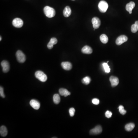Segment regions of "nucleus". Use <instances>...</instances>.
<instances>
[{
    "label": "nucleus",
    "mask_w": 138,
    "mask_h": 138,
    "mask_svg": "<svg viewBox=\"0 0 138 138\" xmlns=\"http://www.w3.org/2000/svg\"><path fill=\"white\" fill-rule=\"evenodd\" d=\"M135 125L133 123H130L125 125V129L127 131H131L135 127Z\"/></svg>",
    "instance_id": "19"
},
{
    "label": "nucleus",
    "mask_w": 138,
    "mask_h": 138,
    "mask_svg": "<svg viewBox=\"0 0 138 138\" xmlns=\"http://www.w3.org/2000/svg\"><path fill=\"white\" fill-rule=\"evenodd\" d=\"M53 101L55 104H58L60 102V97L58 94H55L53 97Z\"/></svg>",
    "instance_id": "22"
},
{
    "label": "nucleus",
    "mask_w": 138,
    "mask_h": 138,
    "mask_svg": "<svg viewBox=\"0 0 138 138\" xmlns=\"http://www.w3.org/2000/svg\"><path fill=\"white\" fill-rule=\"evenodd\" d=\"M92 103L95 105H98L99 104V100L97 99H93L92 100Z\"/></svg>",
    "instance_id": "29"
},
{
    "label": "nucleus",
    "mask_w": 138,
    "mask_h": 138,
    "mask_svg": "<svg viewBox=\"0 0 138 138\" xmlns=\"http://www.w3.org/2000/svg\"><path fill=\"white\" fill-rule=\"evenodd\" d=\"M8 131L7 128L4 126H2L0 128V134L2 137H4L7 134Z\"/></svg>",
    "instance_id": "18"
},
{
    "label": "nucleus",
    "mask_w": 138,
    "mask_h": 138,
    "mask_svg": "<svg viewBox=\"0 0 138 138\" xmlns=\"http://www.w3.org/2000/svg\"><path fill=\"white\" fill-rule=\"evenodd\" d=\"M63 14L64 16L66 17H69L71 14V10L69 6H66L65 7L63 11Z\"/></svg>",
    "instance_id": "16"
},
{
    "label": "nucleus",
    "mask_w": 138,
    "mask_h": 138,
    "mask_svg": "<svg viewBox=\"0 0 138 138\" xmlns=\"http://www.w3.org/2000/svg\"><path fill=\"white\" fill-rule=\"evenodd\" d=\"M12 25L16 28H20L23 26L24 22L21 19L18 18H15L13 20Z\"/></svg>",
    "instance_id": "5"
},
{
    "label": "nucleus",
    "mask_w": 138,
    "mask_h": 138,
    "mask_svg": "<svg viewBox=\"0 0 138 138\" xmlns=\"http://www.w3.org/2000/svg\"><path fill=\"white\" fill-rule=\"evenodd\" d=\"M30 104L32 108L36 110H38L40 108V103L37 101L35 100V99H32V100H31Z\"/></svg>",
    "instance_id": "11"
},
{
    "label": "nucleus",
    "mask_w": 138,
    "mask_h": 138,
    "mask_svg": "<svg viewBox=\"0 0 138 138\" xmlns=\"http://www.w3.org/2000/svg\"><path fill=\"white\" fill-rule=\"evenodd\" d=\"M16 58L17 61L20 63H24L26 60L25 54L21 50H18L16 53Z\"/></svg>",
    "instance_id": "4"
},
{
    "label": "nucleus",
    "mask_w": 138,
    "mask_h": 138,
    "mask_svg": "<svg viewBox=\"0 0 138 138\" xmlns=\"http://www.w3.org/2000/svg\"><path fill=\"white\" fill-rule=\"evenodd\" d=\"M128 37L126 36L122 35L120 36L117 38L115 43L117 45H120L123 44L124 43L126 42L128 40Z\"/></svg>",
    "instance_id": "6"
},
{
    "label": "nucleus",
    "mask_w": 138,
    "mask_h": 138,
    "mask_svg": "<svg viewBox=\"0 0 138 138\" xmlns=\"http://www.w3.org/2000/svg\"><path fill=\"white\" fill-rule=\"evenodd\" d=\"M110 81L111 84V86L112 87H115L117 86L119 83V78L114 76H110Z\"/></svg>",
    "instance_id": "10"
},
{
    "label": "nucleus",
    "mask_w": 138,
    "mask_h": 138,
    "mask_svg": "<svg viewBox=\"0 0 138 138\" xmlns=\"http://www.w3.org/2000/svg\"><path fill=\"white\" fill-rule=\"evenodd\" d=\"M112 112L109 111V110L106 111L105 113V116L108 118H110L111 117H112Z\"/></svg>",
    "instance_id": "27"
},
{
    "label": "nucleus",
    "mask_w": 138,
    "mask_h": 138,
    "mask_svg": "<svg viewBox=\"0 0 138 138\" xmlns=\"http://www.w3.org/2000/svg\"><path fill=\"white\" fill-rule=\"evenodd\" d=\"M102 132V128L100 125H97L95 128L90 130V134L91 135H98L101 134Z\"/></svg>",
    "instance_id": "7"
},
{
    "label": "nucleus",
    "mask_w": 138,
    "mask_h": 138,
    "mask_svg": "<svg viewBox=\"0 0 138 138\" xmlns=\"http://www.w3.org/2000/svg\"><path fill=\"white\" fill-rule=\"evenodd\" d=\"M58 42V40L55 38H52L50 39L49 42L48 43L47 45V47L48 49H51L53 48L54 45L56 44Z\"/></svg>",
    "instance_id": "14"
},
{
    "label": "nucleus",
    "mask_w": 138,
    "mask_h": 138,
    "mask_svg": "<svg viewBox=\"0 0 138 138\" xmlns=\"http://www.w3.org/2000/svg\"><path fill=\"white\" fill-rule=\"evenodd\" d=\"M1 40H2V37H1V36L0 37V41H1Z\"/></svg>",
    "instance_id": "30"
},
{
    "label": "nucleus",
    "mask_w": 138,
    "mask_h": 138,
    "mask_svg": "<svg viewBox=\"0 0 138 138\" xmlns=\"http://www.w3.org/2000/svg\"><path fill=\"white\" fill-rule=\"evenodd\" d=\"M118 109H119V111L120 113H121V114L124 115L125 114V113H126V111L125 110L124 108L122 105L120 106L118 108Z\"/></svg>",
    "instance_id": "25"
},
{
    "label": "nucleus",
    "mask_w": 138,
    "mask_h": 138,
    "mask_svg": "<svg viewBox=\"0 0 138 138\" xmlns=\"http://www.w3.org/2000/svg\"><path fill=\"white\" fill-rule=\"evenodd\" d=\"M100 39L101 42L103 43L106 44L108 42V38L105 34H102L100 36Z\"/></svg>",
    "instance_id": "20"
},
{
    "label": "nucleus",
    "mask_w": 138,
    "mask_h": 138,
    "mask_svg": "<svg viewBox=\"0 0 138 138\" xmlns=\"http://www.w3.org/2000/svg\"><path fill=\"white\" fill-rule=\"evenodd\" d=\"M82 52L83 54H90L92 53V50L91 48L86 45L83 48L82 50Z\"/></svg>",
    "instance_id": "15"
},
{
    "label": "nucleus",
    "mask_w": 138,
    "mask_h": 138,
    "mask_svg": "<svg viewBox=\"0 0 138 138\" xmlns=\"http://www.w3.org/2000/svg\"><path fill=\"white\" fill-rule=\"evenodd\" d=\"M75 110L74 108H71L69 109V113H70L71 117L74 116V115H75Z\"/></svg>",
    "instance_id": "26"
},
{
    "label": "nucleus",
    "mask_w": 138,
    "mask_h": 138,
    "mask_svg": "<svg viewBox=\"0 0 138 138\" xmlns=\"http://www.w3.org/2000/svg\"></svg>",
    "instance_id": "31"
},
{
    "label": "nucleus",
    "mask_w": 138,
    "mask_h": 138,
    "mask_svg": "<svg viewBox=\"0 0 138 138\" xmlns=\"http://www.w3.org/2000/svg\"><path fill=\"white\" fill-rule=\"evenodd\" d=\"M103 66L104 68V70H105V72L107 73H109L110 72V68L109 67V66L108 65V63H104L103 64Z\"/></svg>",
    "instance_id": "24"
},
{
    "label": "nucleus",
    "mask_w": 138,
    "mask_h": 138,
    "mask_svg": "<svg viewBox=\"0 0 138 138\" xmlns=\"http://www.w3.org/2000/svg\"><path fill=\"white\" fill-rule=\"evenodd\" d=\"M35 76L37 79L42 82H46L47 80V77L46 74L41 71H36L35 73Z\"/></svg>",
    "instance_id": "2"
},
{
    "label": "nucleus",
    "mask_w": 138,
    "mask_h": 138,
    "mask_svg": "<svg viewBox=\"0 0 138 138\" xmlns=\"http://www.w3.org/2000/svg\"><path fill=\"white\" fill-rule=\"evenodd\" d=\"M61 66L64 70H70L72 68V64L69 62H62L61 64Z\"/></svg>",
    "instance_id": "12"
},
{
    "label": "nucleus",
    "mask_w": 138,
    "mask_h": 138,
    "mask_svg": "<svg viewBox=\"0 0 138 138\" xmlns=\"http://www.w3.org/2000/svg\"><path fill=\"white\" fill-rule=\"evenodd\" d=\"M0 96L2 98H4L5 97V96L4 92H3V88L1 86H0Z\"/></svg>",
    "instance_id": "28"
},
{
    "label": "nucleus",
    "mask_w": 138,
    "mask_h": 138,
    "mask_svg": "<svg viewBox=\"0 0 138 138\" xmlns=\"http://www.w3.org/2000/svg\"><path fill=\"white\" fill-rule=\"evenodd\" d=\"M1 66L2 68V71L4 73H7L9 70L10 65L9 62L5 60H3L1 62Z\"/></svg>",
    "instance_id": "9"
},
{
    "label": "nucleus",
    "mask_w": 138,
    "mask_h": 138,
    "mask_svg": "<svg viewBox=\"0 0 138 138\" xmlns=\"http://www.w3.org/2000/svg\"><path fill=\"white\" fill-rule=\"evenodd\" d=\"M91 82V78H90V77H88V76L85 77L82 80L83 83L86 85L89 84Z\"/></svg>",
    "instance_id": "23"
},
{
    "label": "nucleus",
    "mask_w": 138,
    "mask_h": 138,
    "mask_svg": "<svg viewBox=\"0 0 138 138\" xmlns=\"http://www.w3.org/2000/svg\"><path fill=\"white\" fill-rule=\"evenodd\" d=\"M132 32L134 33H135L137 32L138 30V21H137L135 22V24L132 25L131 26Z\"/></svg>",
    "instance_id": "21"
},
{
    "label": "nucleus",
    "mask_w": 138,
    "mask_h": 138,
    "mask_svg": "<svg viewBox=\"0 0 138 138\" xmlns=\"http://www.w3.org/2000/svg\"><path fill=\"white\" fill-rule=\"evenodd\" d=\"M92 23L93 25V28L94 29H97L99 28L101 25V21L99 18L97 17H94L92 20Z\"/></svg>",
    "instance_id": "8"
},
{
    "label": "nucleus",
    "mask_w": 138,
    "mask_h": 138,
    "mask_svg": "<svg viewBox=\"0 0 138 138\" xmlns=\"http://www.w3.org/2000/svg\"><path fill=\"white\" fill-rule=\"evenodd\" d=\"M135 7V3L134 2H130L126 5V10L129 12L130 14L132 13V10Z\"/></svg>",
    "instance_id": "13"
},
{
    "label": "nucleus",
    "mask_w": 138,
    "mask_h": 138,
    "mask_svg": "<svg viewBox=\"0 0 138 138\" xmlns=\"http://www.w3.org/2000/svg\"><path fill=\"white\" fill-rule=\"evenodd\" d=\"M98 8L100 12L101 13H105L108 8V4L106 1L101 0L99 3Z\"/></svg>",
    "instance_id": "3"
},
{
    "label": "nucleus",
    "mask_w": 138,
    "mask_h": 138,
    "mask_svg": "<svg viewBox=\"0 0 138 138\" xmlns=\"http://www.w3.org/2000/svg\"><path fill=\"white\" fill-rule=\"evenodd\" d=\"M59 92L60 95L64 96V97H67V96H69L71 94L70 92L68 91L66 89L64 88H61L59 89Z\"/></svg>",
    "instance_id": "17"
},
{
    "label": "nucleus",
    "mask_w": 138,
    "mask_h": 138,
    "mask_svg": "<svg viewBox=\"0 0 138 138\" xmlns=\"http://www.w3.org/2000/svg\"><path fill=\"white\" fill-rule=\"evenodd\" d=\"M44 13L47 17L52 18L55 16L56 12L54 9L49 6H47L44 8Z\"/></svg>",
    "instance_id": "1"
}]
</instances>
